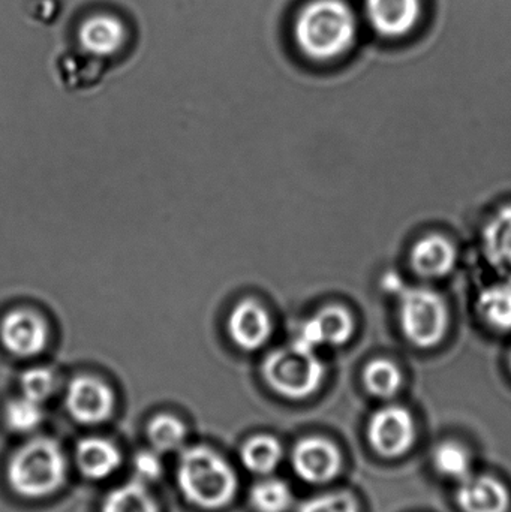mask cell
Masks as SVG:
<instances>
[{
    "mask_svg": "<svg viewBox=\"0 0 511 512\" xmlns=\"http://www.w3.org/2000/svg\"><path fill=\"white\" fill-rule=\"evenodd\" d=\"M357 35L359 17L347 0H309L294 20V42L312 62L341 59L354 47Z\"/></svg>",
    "mask_w": 511,
    "mask_h": 512,
    "instance_id": "1",
    "label": "cell"
},
{
    "mask_svg": "<svg viewBox=\"0 0 511 512\" xmlns=\"http://www.w3.org/2000/svg\"><path fill=\"white\" fill-rule=\"evenodd\" d=\"M176 481L183 498L206 511L228 507L239 490L233 466L207 445H192L180 451Z\"/></svg>",
    "mask_w": 511,
    "mask_h": 512,
    "instance_id": "2",
    "label": "cell"
},
{
    "mask_svg": "<svg viewBox=\"0 0 511 512\" xmlns=\"http://www.w3.org/2000/svg\"><path fill=\"white\" fill-rule=\"evenodd\" d=\"M68 459L62 445L47 436L29 439L9 457L6 480L21 498L41 499L62 489Z\"/></svg>",
    "mask_w": 511,
    "mask_h": 512,
    "instance_id": "3",
    "label": "cell"
},
{
    "mask_svg": "<svg viewBox=\"0 0 511 512\" xmlns=\"http://www.w3.org/2000/svg\"><path fill=\"white\" fill-rule=\"evenodd\" d=\"M263 378L284 399L305 400L318 393L323 385L326 364L318 357V351L291 342L267 355Z\"/></svg>",
    "mask_w": 511,
    "mask_h": 512,
    "instance_id": "4",
    "label": "cell"
},
{
    "mask_svg": "<svg viewBox=\"0 0 511 512\" xmlns=\"http://www.w3.org/2000/svg\"><path fill=\"white\" fill-rule=\"evenodd\" d=\"M399 324L405 339L419 349H434L450 331L452 316L443 295L425 286L398 291Z\"/></svg>",
    "mask_w": 511,
    "mask_h": 512,
    "instance_id": "5",
    "label": "cell"
},
{
    "mask_svg": "<svg viewBox=\"0 0 511 512\" xmlns=\"http://www.w3.org/2000/svg\"><path fill=\"white\" fill-rule=\"evenodd\" d=\"M416 421L404 406L378 409L368 423V441L372 450L386 459H398L416 442Z\"/></svg>",
    "mask_w": 511,
    "mask_h": 512,
    "instance_id": "6",
    "label": "cell"
},
{
    "mask_svg": "<svg viewBox=\"0 0 511 512\" xmlns=\"http://www.w3.org/2000/svg\"><path fill=\"white\" fill-rule=\"evenodd\" d=\"M65 406L77 423L98 426L113 417L116 394L107 382L96 376H75L66 387Z\"/></svg>",
    "mask_w": 511,
    "mask_h": 512,
    "instance_id": "7",
    "label": "cell"
},
{
    "mask_svg": "<svg viewBox=\"0 0 511 512\" xmlns=\"http://www.w3.org/2000/svg\"><path fill=\"white\" fill-rule=\"evenodd\" d=\"M356 330V318L350 309L342 304H329L300 325L293 342L314 351L323 346L336 348L347 345Z\"/></svg>",
    "mask_w": 511,
    "mask_h": 512,
    "instance_id": "8",
    "label": "cell"
},
{
    "mask_svg": "<svg viewBox=\"0 0 511 512\" xmlns=\"http://www.w3.org/2000/svg\"><path fill=\"white\" fill-rule=\"evenodd\" d=\"M342 453L329 439L308 436L294 445L291 465L300 480L308 484H326L341 474Z\"/></svg>",
    "mask_w": 511,
    "mask_h": 512,
    "instance_id": "9",
    "label": "cell"
},
{
    "mask_svg": "<svg viewBox=\"0 0 511 512\" xmlns=\"http://www.w3.org/2000/svg\"><path fill=\"white\" fill-rule=\"evenodd\" d=\"M0 340L15 357H38L47 348L50 328L35 310H12L0 322Z\"/></svg>",
    "mask_w": 511,
    "mask_h": 512,
    "instance_id": "10",
    "label": "cell"
},
{
    "mask_svg": "<svg viewBox=\"0 0 511 512\" xmlns=\"http://www.w3.org/2000/svg\"><path fill=\"white\" fill-rule=\"evenodd\" d=\"M366 21L383 38L410 35L422 20L423 0H365Z\"/></svg>",
    "mask_w": 511,
    "mask_h": 512,
    "instance_id": "11",
    "label": "cell"
},
{
    "mask_svg": "<svg viewBox=\"0 0 511 512\" xmlns=\"http://www.w3.org/2000/svg\"><path fill=\"white\" fill-rule=\"evenodd\" d=\"M227 330L237 348L249 352L258 351L272 339V316L260 301L246 298L231 310Z\"/></svg>",
    "mask_w": 511,
    "mask_h": 512,
    "instance_id": "12",
    "label": "cell"
},
{
    "mask_svg": "<svg viewBox=\"0 0 511 512\" xmlns=\"http://www.w3.org/2000/svg\"><path fill=\"white\" fill-rule=\"evenodd\" d=\"M77 38L84 53L95 59H107L123 50L128 41V29L117 15L96 12L84 18Z\"/></svg>",
    "mask_w": 511,
    "mask_h": 512,
    "instance_id": "13",
    "label": "cell"
},
{
    "mask_svg": "<svg viewBox=\"0 0 511 512\" xmlns=\"http://www.w3.org/2000/svg\"><path fill=\"white\" fill-rule=\"evenodd\" d=\"M410 262L417 276L423 279H443L455 270L458 251L447 237L429 234L413 246Z\"/></svg>",
    "mask_w": 511,
    "mask_h": 512,
    "instance_id": "14",
    "label": "cell"
},
{
    "mask_svg": "<svg viewBox=\"0 0 511 512\" xmlns=\"http://www.w3.org/2000/svg\"><path fill=\"white\" fill-rule=\"evenodd\" d=\"M456 501L464 512H509V489L488 475L465 478L459 484Z\"/></svg>",
    "mask_w": 511,
    "mask_h": 512,
    "instance_id": "15",
    "label": "cell"
},
{
    "mask_svg": "<svg viewBox=\"0 0 511 512\" xmlns=\"http://www.w3.org/2000/svg\"><path fill=\"white\" fill-rule=\"evenodd\" d=\"M75 465L84 478L90 481L107 480L122 465V453L110 439L87 436L75 447Z\"/></svg>",
    "mask_w": 511,
    "mask_h": 512,
    "instance_id": "16",
    "label": "cell"
},
{
    "mask_svg": "<svg viewBox=\"0 0 511 512\" xmlns=\"http://www.w3.org/2000/svg\"><path fill=\"white\" fill-rule=\"evenodd\" d=\"M482 245L489 264L511 280V204L498 209L486 222Z\"/></svg>",
    "mask_w": 511,
    "mask_h": 512,
    "instance_id": "17",
    "label": "cell"
},
{
    "mask_svg": "<svg viewBox=\"0 0 511 512\" xmlns=\"http://www.w3.org/2000/svg\"><path fill=\"white\" fill-rule=\"evenodd\" d=\"M476 309L486 327L511 333V280L486 286L477 297Z\"/></svg>",
    "mask_w": 511,
    "mask_h": 512,
    "instance_id": "18",
    "label": "cell"
},
{
    "mask_svg": "<svg viewBox=\"0 0 511 512\" xmlns=\"http://www.w3.org/2000/svg\"><path fill=\"white\" fill-rule=\"evenodd\" d=\"M284 459V448L275 436L258 433L243 442L240 462L243 468L258 477H267L276 471Z\"/></svg>",
    "mask_w": 511,
    "mask_h": 512,
    "instance_id": "19",
    "label": "cell"
},
{
    "mask_svg": "<svg viewBox=\"0 0 511 512\" xmlns=\"http://www.w3.org/2000/svg\"><path fill=\"white\" fill-rule=\"evenodd\" d=\"M101 512H161L147 484L132 480L114 487L105 495Z\"/></svg>",
    "mask_w": 511,
    "mask_h": 512,
    "instance_id": "20",
    "label": "cell"
},
{
    "mask_svg": "<svg viewBox=\"0 0 511 512\" xmlns=\"http://www.w3.org/2000/svg\"><path fill=\"white\" fill-rule=\"evenodd\" d=\"M150 448L161 454L176 453L186 447L188 429L180 418L171 414H158L146 427Z\"/></svg>",
    "mask_w": 511,
    "mask_h": 512,
    "instance_id": "21",
    "label": "cell"
},
{
    "mask_svg": "<svg viewBox=\"0 0 511 512\" xmlns=\"http://www.w3.org/2000/svg\"><path fill=\"white\" fill-rule=\"evenodd\" d=\"M363 384L372 396L378 399H392L402 390L404 373L392 360L377 358L363 370Z\"/></svg>",
    "mask_w": 511,
    "mask_h": 512,
    "instance_id": "22",
    "label": "cell"
},
{
    "mask_svg": "<svg viewBox=\"0 0 511 512\" xmlns=\"http://www.w3.org/2000/svg\"><path fill=\"white\" fill-rule=\"evenodd\" d=\"M293 490L279 478L261 477L249 490V502L257 512H288L293 507Z\"/></svg>",
    "mask_w": 511,
    "mask_h": 512,
    "instance_id": "23",
    "label": "cell"
},
{
    "mask_svg": "<svg viewBox=\"0 0 511 512\" xmlns=\"http://www.w3.org/2000/svg\"><path fill=\"white\" fill-rule=\"evenodd\" d=\"M45 412L42 403L35 402L20 394L9 400L3 411V420L11 432L18 435H30L44 423Z\"/></svg>",
    "mask_w": 511,
    "mask_h": 512,
    "instance_id": "24",
    "label": "cell"
},
{
    "mask_svg": "<svg viewBox=\"0 0 511 512\" xmlns=\"http://www.w3.org/2000/svg\"><path fill=\"white\" fill-rule=\"evenodd\" d=\"M435 469L443 477L461 483L471 475V456L462 445L456 442H444L438 445L432 457Z\"/></svg>",
    "mask_w": 511,
    "mask_h": 512,
    "instance_id": "25",
    "label": "cell"
},
{
    "mask_svg": "<svg viewBox=\"0 0 511 512\" xmlns=\"http://www.w3.org/2000/svg\"><path fill=\"white\" fill-rule=\"evenodd\" d=\"M57 387H59V378L50 367H32L20 378L21 394L42 405L56 393Z\"/></svg>",
    "mask_w": 511,
    "mask_h": 512,
    "instance_id": "26",
    "label": "cell"
},
{
    "mask_svg": "<svg viewBox=\"0 0 511 512\" xmlns=\"http://www.w3.org/2000/svg\"><path fill=\"white\" fill-rule=\"evenodd\" d=\"M299 512H359V504L348 492L324 493L303 502Z\"/></svg>",
    "mask_w": 511,
    "mask_h": 512,
    "instance_id": "27",
    "label": "cell"
},
{
    "mask_svg": "<svg viewBox=\"0 0 511 512\" xmlns=\"http://www.w3.org/2000/svg\"><path fill=\"white\" fill-rule=\"evenodd\" d=\"M132 471H134L135 480L140 481V483H155L164 474L162 454L153 450V448L138 451L132 457Z\"/></svg>",
    "mask_w": 511,
    "mask_h": 512,
    "instance_id": "28",
    "label": "cell"
},
{
    "mask_svg": "<svg viewBox=\"0 0 511 512\" xmlns=\"http://www.w3.org/2000/svg\"><path fill=\"white\" fill-rule=\"evenodd\" d=\"M509 366H510V370H511V354H510V358H509Z\"/></svg>",
    "mask_w": 511,
    "mask_h": 512,
    "instance_id": "29",
    "label": "cell"
}]
</instances>
